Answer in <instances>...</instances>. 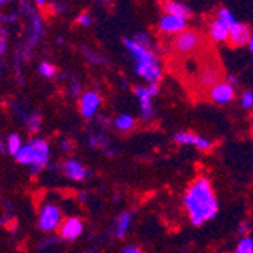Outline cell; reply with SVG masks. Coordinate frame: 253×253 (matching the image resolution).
Segmentation results:
<instances>
[{
  "label": "cell",
  "instance_id": "14",
  "mask_svg": "<svg viewBox=\"0 0 253 253\" xmlns=\"http://www.w3.org/2000/svg\"><path fill=\"white\" fill-rule=\"evenodd\" d=\"M218 79H220V72L215 65H206L203 67L200 73H199V78H197V82L202 88H212L218 84Z\"/></svg>",
  "mask_w": 253,
  "mask_h": 253
},
{
  "label": "cell",
  "instance_id": "20",
  "mask_svg": "<svg viewBox=\"0 0 253 253\" xmlns=\"http://www.w3.org/2000/svg\"><path fill=\"white\" fill-rule=\"evenodd\" d=\"M114 126H116L117 130H122V132L132 130L135 127V119L129 116V114H120V116L114 119Z\"/></svg>",
  "mask_w": 253,
  "mask_h": 253
},
{
  "label": "cell",
  "instance_id": "43",
  "mask_svg": "<svg viewBox=\"0 0 253 253\" xmlns=\"http://www.w3.org/2000/svg\"><path fill=\"white\" fill-rule=\"evenodd\" d=\"M79 199H81L82 202H85V200H86V193H82V194L79 196Z\"/></svg>",
  "mask_w": 253,
  "mask_h": 253
},
{
  "label": "cell",
  "instance_id": "30",
  "mask_svg": "<svg viewBox=\"0 0 253 253\" xmlns=\"http://www.w3.org/2000/svg\"><path fill=\"white\" fill-rule=\"evenodd\" d=\"M120 253H143V250L135 244H126Z\"/></svg>",
  "mask_w": 253,
  "mask_h": 253
},
{
  "label": "cell",
  "instance_id": "2",
  "mask_svg": "<svg viewBox=\"0 0 253 253\" xmlns=\"http://www.w3.org/2000/svg\"><path fill=\"white\" fill-rule=\"evenodd\" d=\"M123 44L135 62V73L147 81L149 85L158 84L163 78V65H161L159 56L153 50L141 47L132 38H123Z\"/></svg>",
  "mask_w": 253,
  "mask_h": 253
},
{
  "label": "cell",
  "instance_id": "16",
  "mask_svg": "<svg viewBox=\"0 0 253 253\" xmlns=\"http://www.w3.org/2000/svg\"><path fill=\"white\" fill-rule=\"evenodd\" d=\"M130 221H132V214L129 211H123L117 215L116 221H114V227H112V232L114 237L122 240L126 237L129 227H130Z\"/></svg>",
  "mask_w": 253,
  "mask_h": 253
},
{
  "label": "cell",
  "instance_id": "35",
  "mask_svg": "<svg viewBox=\"0 0 253 253\" xmlns=\"http://www.w3.org/2000/svg\"><path fill=\"white\" fill-rule=\"evenodd\" d=\"M149 86V91H150V94L153 96V97H156L158 94H159V86H158V84H150V85H147Z\"/></svg>",
  "mask_w": 253,
  "mask_h": 253
},
{
  "label": "cell",
  "instance_id": "42",
  "mask_svg": "<svg viewBox=\"0 0 253 253\" xmlns=\"http://www.w3.org/2000/svg\"><path fill=\"white\" fill-rule=\"evenodd\" d=\"M37 6H44L45 5V2H44V0H37V3H35Z\"/></svg>",
  "mask_w": 253,
  "mask_h": 253
},
{
  "label": "cell",
  "instance_id": "19",
  "mask_svg": "<svg viewBox=\"0 0 253 253\" xmlns=\"http://www.w3.org/2000/svg\"><path fill=\"white\" fill-rule=\"evenodd\" d=\"M15 159H17L18 164L34 166L37 163V150H35V147L31 143L29 144H25V146L20 149V152L17 153Z\"/></svg>",
  "mask_w": 253,
  "mask_h": 253
},
{
  "label": "cell",
  "instance_id": "17",
  "mask_svg": "<svg viewBox=\"0 0 253 253\" xmlns=\"http://www.w3.org/2000/svg\"><path fill=\"white\" fill-rule=\"evenodd\" d=\"M163 9H164V14H169V15H176V17H180V18H185L188 20L193 12L191 9L182 2H174V0H169V2H163Z\"/></svg>",
  "mask_w": 253,
  "mask_h": 253
},
{
  "label": "cell",
  "instance_id": "11",
  "mask_svg": "<svg viewBox=\"0 0 253 253\" xmlns=\"http://www.w3.org/2000/svg\"><path fill=\"white\" fill-rule=\"evenodd\" d=\"M210 97L217 105L231 103L235 99V88L231 86L227 82H218L215 86L210 89Z\"/></svg>",
  "mask_w": 253,
  "mask_h": 253
},
{
  "label": "cell",
  "instance_id": "24",
  "mask_svg": "<svg viewBox=\"0 0 253 253\" xmlns=\"http://www.w3.org/2000/svg\"><path fill=\"white\" fill-rule=\"evenodd\" d=\"M136 44H140L141 47H146V49H150L153 50V41L152 38L149 37V34H144V32H138L133 38H132Z\"/></svg>",
  "mask_w": 253,
  "mask_h": 253
},
{
  "label": "cell",
  "instance_id": "4",
  "mask_svg": "<svg viewBox=\"0 0 253 253\" xmlns=\"http://www.w3.org/2000/svg\"><path fill=\"white\" fill-rule=\"evenodd\" d=\"M200 41L202 37L199 32L187 29L174 38V49L179 53H191L200 45Z\"/></svg>",
  "mask_w": 253,
  "mask_h": 253
},
{
  "label": "cell",
  "instance_id": "7",
  "mask_svg": "<svg viewBox=\"0 0 253 253\" xmlns=\"http://www.w3.org/2000/svg\"><path fill=\"white\" fill-rule=\"evenodd\" d=\"M174 143L180 144V146H194L199 150H210L212 147V141L208 140V138H203L196 135L194 132H188V130H182L173 135Z\"/></svg>",
  "mask_w": 253,
  "mask_h": 253
},
{
  "label": "cell",
  "instance_id": "27",
  "mask_svg": "<svg viewBox=\"0 0 253 253\" xmlns=\"http://www.w3.org/2000/svg\"><path fill=\"white\" fill-rule=\"evenodd\" d=\"M82 52L85 53V56H86V59H88L89 62H93V64H96V65H103V64H106V59H105V56H102V55H97V53H94V52H91V50L86 49V47H84Z\"/></svg>",
  "mask_w": 253,
  "mask_h": 253
},
{
  "label": "cell",
  "instance_id": "9",
  "mask_svg": "<svg viewBox=\"0 0 253 253\" xmlns=\"http://www.w3.org/2000/svg\"><path fill=\"white\" fill-rule=\"evenodd\" d=\"M29 143L37 150V163L31 169V173L32 174H37L40 170H42L45 166L49 164V159H50V146H49L47 141L42 140V138H35V140H31Z\"/></svg>",
  "mask_w": 253,
  "mask_h": 253
},
{
  "label": "cell",
  "instance_id": "8",
  "mask_svg": "<svg viewBox=\"0 0 253 253\" xmlns=\"http://www.w3.org/2000/svg\"><path fill=\"white\" fill-rule=\"evenodd\" d=\"M187 25H188V20H185V18L164 14L163 17L159 18L158 28H159L161 32H164L167 35H173V34H177L179 35L183 31H187Z\"/></svg>",
  "mask_w": 253,
  "mask_h": 253
},
{
  "label": "cell",
  "instance_id": "5",
  "mask_svg": "<svg viewBox=\"0 0 253 253\" xmlns=\"http://www.w3.org/2000/svg\"><path fill=\"white\" fill-rule=\"evenodd\" d=\"M102 105V97L96 91H86L79 99V111L84 119H93Z\"/></svg>",
  "mask_w": 253,
  "mask_h": 253
},
{
  "label": "cell",
  "instance_id": "31",
  "mask_svg": "<svg viewBox=\"0 0 253 253\" xmlns=\"http://www.w3.org/2000/svg\"><path fill=\"white\" fill-rule=\"evenodd\" d=\"M72 93H73V96H82V93H81V85H79V82L76 79L72 81Z\"/></svg>",
  "mask_w": 253,
  "mask_h": 253
},
{
  "label": "cell",
  "instance_id": "12",
  "mask_svg": "<svg viewBox=\"0 0 253 253\" xmlns=\"http://www.w3.org/2000/svg\"><path fill=\"white\" fill-rule=\"evenodd\" d=\"M62 173L65 174V177L72 179V180H84L89 176L86 167L79 163L78 159H65L62 163Z\"/></svg>",
  "mask_w": 253,
  "mask_h": 253
},
{
  "label": "cell",
  "instance_id": "23",
  "mask_svg": "<svg viewBox=\"0 0 253 253\" xmlns=\"http://www.w3.org/2000/svg\"><path fill=\"white\" fill-rule=\"evenodd\" d=\"M221 23H224V25L229 28V29H231L232 26H235L237 25V18L234 17V14L231 12V11H229L227 8H221L220 11H218V17H217Z\"/></svg>",
  "mask_w": 253,
  "mask_h": 253
},
{
  "label": "cell",
  "instance_id": "44",
  "mask_svg": "<svg viewBox=\"0 0 253 253\" xmlns=\"http://www.w3.org/2000/svg\"><path fill=\"white\" fill-rule=\"evenodd\" d=\"M3 3H5V2H3V0H0V6H2Z\"/></svg>",
  "mask_w": 253,
  "mask_h": 253
},
{
  "label": "cell",
  "instance_id": "26",
  "mask_svg": "<svg viewBox=\"0 0 253 253\" xmlns=\"http://www.w3.org/2000/svg\"><path fill=\"white\" fill-rule=\"evenodd\" d=\"M25 122H26V127H28V130H29V132H32V133L38 132V130H40V127H41V117L38 116V114H34V116H29Z\"/></svg>",
  "mask_w": 253,
  "mask_h": 253
},
{
  "label": "cell",
  "instance_id": "6",
  "mask_svg": "<svg viewBox=\"0 0 253 253\" xmlns=\"http://www.w3.org/2000/svg\"><path fill=\"white\" fill-rule=\"evenodd\" d=\"M133 94L136 96L138 102H140L141 119L144 122H150L155 117V109H153V105H152L153 96L150 94L149 86H144V85H136V86H133Z\"/></svg>",
  "mask_w": 253,
  "mask_h": 253
},
{
  "label": "cell",
  "instance_id": "1",
  "mask_svg": "<svg viewBox=\"0 0 253 253\" xmlns=\"http://www.w3.org/2000/svg\"><path fill=\"white\" fill-rule=\"evenodd\" d=\"M183 206L194 226H202L217 215L218 200L208 177L200 176L190 183L183 194Z\"/></svg>",
  "mask_w": 253,
  "mask_h": 253
},
{
  "label": "cell",
  "instance_id": "40",
  "mask_svg": "<svg viewBox=\"0 0 253 253\" xmlns=\"http://www.w3.org/2000/svg\"><path fill=\"white\" fill-rule=\"evenodd\" d=\"M0 152H3V153H5V152H8V150H6V147H5V143L2 141V138H0Z\"/></svg>",
  "mask_w": 253,
  "mask_h": 253
},
{
  "label": "cell",
  "instance_id": "32",
  "mask_svg": "<svg viewBox=\"0 0 253 253\" xmlns=\"http://www.w3.org/2000/svg\"><path fill=\"white\" fill-rule=\"evenodd\" d=\"M249 226H250V220L243 221V223L240 224V227H238V234H240V235H244V234L249 231Z\"/></svg>",
  "mask_w": 253,
  "mask_h": 253
},
{
  "label": "cell",
  "instance_id": "34",
  "mask_svg": "<svg viewBox=\"0 0 253 253\" xmlns=\"http://www.w3.org/2000/svg\"><path fill=\"white\" fill-rule=\"evenodd\" d=\"M226 82H227L229 85H231V86H234V88L238 85V79H237L234 75H227V76H226Z\"/></svg>",
  "mask_w": 253,
  "mask_h": 253
},
{
  "label": "cell",
  "instance_id": "25",
  "mask_svg": "<svg viewBox=\"0 0 253 253\" xmlns=\"http://www.w3.org/2000/svg\"><path fill=\"white\" fill-rule=\"evenodd\" d=\"M38 72H40V75H42L44 78L52 79V78L56 75V67L52 65V64H49V62H41V64L38 65Z\"/></svg>",
  "mask_w": 253,
  "mask_h": 253
},
{
  "label": "cell",
  "instance_id": "18",
  "mask_svg": "<svg viewBox=\"0 0 253 253\" xmlns=\"http://www.w3.org/2000/svg\"><path fill=\"white\" fill-rule=\"evenodd\" d=\"M210 35L217 42H226V41H229V28L224 25V23H221L218 18H215L210 25Z\"/></svg>",
  "mask_w": 253,
  "mask_h": 253
},
{
  "label": "cell",
  "instance_id": "21",
  "mask_svg": "<svg viewBox=\"0 0 253 253\" xmlns=\"http://www.w3.org/2000/svg\"><path fill=\"white\" fill-rule=\"evenodd\" d=\"M21 147H23L21 146V140H20V136L17 133H12V135L8 136V140H6V150H8L9 155L17 156V153L20 152Z\"/></svg>",
  "mask_w": 253,
  "mask_h": 253
},
{
  "label": "cell",
  "instance_id": "3",
  "mask_svg": "<svg viewBox=\"0 0 253 253\" xmlns=\"http://www.w3.org/2000/svg\"><path fill=\"white\" fill-rule=\"evenodd\" d=\"M62 223V212L56 205L47 203L42 206V210L38 217V227L42 232H53L59 229Z\"/></svg>",
  "mask_w": 253,
  "mask_h": 253
},
{
  "label": "cell",
  "instance_id": "10",
  "mask_svg": "<svg viewBox=\"0 0 253 253\" xmlns=\"http://www.w3.org/2000/svg\"><path fill=\"white\" fill-rule=\"evenodd\" d=\"M84 232V221L78 217H68L59 226V237L67 241H75Z\"/></svg>",
  "mask_w": 253,
  "mask_h": 253
},
{
  "label": "cell",
  "instance_id": "36",
  "mask_svg": "<svg viewBox=\"0 0 253 253\" xmlns=\"http://www.w3.org/2000/svg\"><path fill=\"white\" fill-rule=\"evenodd\" d=\"M6 53V38L0 37V56Z\"/></svg>",
  "mask_w": 253,
  "mask_h": 253
},
{
  "label": "cell",
  "instance_id": "38",
  "mask_svg": "<svg viewBox=\"0 0 253 253\" xmlns=\"http://www.w3.org/2000/svg\"><path fill=\"white\" fill-rule=\"evenodd\" d=\"M52 6L55 8L56 12H64V11L67 9V5H65V3H53Z\"/></svg>",
  "mask_w": 253,
  "mask_h": 253
},
{
  "label": "cell",
  "instance_id": "28",
  "mask_svg": "<svg viewBox=\"0 0 253 253\" xmlns=\"http://www.w3.org/2000/svg\"><path fill=\"white\" fill-rule=\"evenodd\" d=\"M241 105L244 109L253 108V91H246V93L241 96Z\"/></svg>",
  "mask_w": 253,
  "mask_h": 253
},
{
  "label": "cell",
  "instance_id": "13",
  "mask_svg": "<svg viewBox=\"0 0 253 253\" xmlns=\"http://www.w3.org/2000/svg\"><path fill=\"white\" fill-rule=\"evenodd\" d=\"M250 38H252V31L247 25H244V23L238 21L235 26L229 29V42L235 45V47L249 44Z\"/></svg>",
  "mask_w": 253,
  "mask_h": 253
},
{
  "label": "cell",
  "instance_id": "37",
  "mask_svg": "<svg viewBox=\"0 0 253 253\" xmlns=\"http://www.w3.org/2000/svg\"><path fill=\"white\" fill-rule=\"evenodd\" d=\"M61 149L64 150V152H68L72 149V143L70 141H67V140H62L61 141Z\"/></svg>",
  "mask_w": 253,
  "mask_h": 253
},
{
  "label": "cell",
  "instance_id": "15",
  "mask_svg": "<svg viewBox=\"0 0 253 253\" xmlns=\"http://www.w3.org/2000/svg\"><path fill=\"white\" fill-rule=\"evenodd\" d=\"M41 35H42V21H41V17L34 11L31 14V32H29V37H28L26 52H29L31 47H34V45L38 44Z\"/></svg>",
  "mask_w": 253,
  "mask_h": 253
},
{
  "label": "cell",
  "instance_id": "22",
  "mask_svg": "<svg viewBox=\"0 0 253 253\" xmlns=\"http://www.w3.org/2000/svg\"><path fill=\"white\" fill-rule=\"evenodd\" d=\"M234 253H253V238L249 235L241 237Z\"/></svg>",
  "mask_w": 253,
  "mask_h": 253
},
{
  "label": "cell",
  "instance_id": "33",
  "mask_svg": "<svg viewBox=\"0 0 253 253\" xmlns=\"http://www.w3.org/2000/svg\"><path fill=\"white\" fill-rule=\"evenodd\" d=\"M59 241V238H47V240H44L42 243H40V249H44V247H47V246H52L53 243Z\"/></svg>",
  "mask_w": 253,
  "mask_h": 253
},
{
  "label": "cell",
  "instance_id": "29",
  "mask_svg": "<svg viewBox=\"0 0 253 253\" xmlns=\"http://www.w3.org/2000/svg\"><path fill=\"white\" fill-rule=\"evenodd\" d=\"M76 23L81 26H89L91 25V17L88 12H81L78 17H76Z\"/></svg>",
  "mask_w": 253,
  "mask_h": 253
},
{
  "label": "cell",
  "instance_id": "39",
  "mask_svg": "<svg viewBox=\"0 0 253 253\" xmlns=\"http://www.w3.org/2000/svg\"><path fill=\"white\" fill-rule=\"evenodd\" d=\"M114 153H116V150H114V149H106L105 150V155L106 156H114Z\"/></svg>",
  "mask_w": 253,
  "mask_h": 253
},
{
  "label": "cell",
  "instance_id": "41",
  "mask_svg": "<svg viewBox=\"0 0 253 253\" xmlns=\"http://www.w3.org/2000/svg\"><path fill=\"white\" fill-rule=\"evenodd\" d=\"M249 49H250V52L253 53V34H252V38H250V41H249Z\"/></svg>",
  "mask_w": 253,
  "mask_h": 253
}]
</instances>
